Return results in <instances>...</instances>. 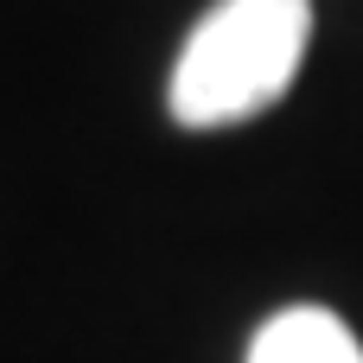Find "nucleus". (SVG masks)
I'll return each mask as SVG.
<instances>
[{
  "mask_svg": "<svg viewBox=\"0 0 363 363\" xmlns=\"http://www.w3.org/2000/svg\"><path fill=\"white\" fill-rule=\"evenodd\" d=\"M249 363H363V345L325 306H281L249 338Z\"/></svg>",
  "mask_w": 363,
  "mask_h": 363,
  "instance_id": "obj_2",
  "label": "nucleus"
},
{
  "mask_svg": "<svg viewBox=\"0 0 363 363\" xmlns=\"http://www.w3.org/2000/svg\"><path fill=\"white\" fill-rule=\"evenodd\" d=\"M313 38V0H217L179 64H172V121L179 128H236L287 96Z\"/></svg>",
  "mask_w": 363,
  "mask_h": 363,
  "instance_id": "obj_1",
  "label": "nucleus"
}]
</instances>
